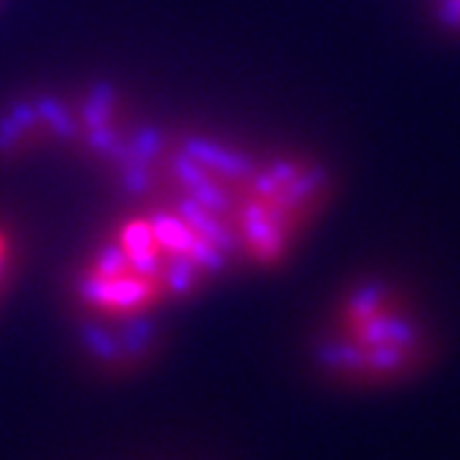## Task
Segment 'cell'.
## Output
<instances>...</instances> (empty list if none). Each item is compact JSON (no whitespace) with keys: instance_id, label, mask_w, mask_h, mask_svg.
I'll return each mask as SVG.
<instances>
[{"instance_id":"obj_1","label":"cell","mask_w":460,"mask_h":460,"mask_svg":"<svg viewBox=\"0 0 460 460\" xmlns=\"http://www.w3.org/2000/svg\"><path fill=\"white\" fill-rule=\"evenodd\" d=\"M232 262L221 224L185 196L172 207L124 221L97 245L72 279L75 306L92 323L144 328L201 289L216 284Z\"/></svg>"},{"instance_id":"obj_2","label":"cell","mask_w":460,"mask_h":460,"mask_svg":"<svg viewBox=\"0 0 460 460\" xmlns=\"http://www.w3.org/2000/svg\"><path fill=\"white\" fill-rule=\"evenodd\" d=\"M312 356L333 384L384 389L416 378L433 356V340L408 292L384 276H369L337 292Z\"/></svg>"},{"instance_id":"obj_3","label":"cell","mask_w":460,"mask_h":460,"mask_svg":"<svg viewBox=\"0 0 460 460\" xmlns=\"http://www.w3.org/2000/svg\"><path fill=\"white\" fill-rule=\"evenodd\" d=\"M113 102H116L113 83L97 80L89 92L86 105H83V121H86V128H102V124H108L111 113H113Z\"/></svg>"},{"instance_id":"obj_4","label":"cell","mask_w":460,"mask_h":460,"mask_svg":"<svg viewBox=\"0 0 460 460\" xmlns=\"http://www.w3.org/2000/svg\"><path fill=\"white\" fill-rule=\"evenodd\" d=\"M33 108H36V116L41 121H48L50 130L58 138H72L75 136V121H72V116L66 113V108L56 97H41Z\"/></svg>"},{"instance_id":"obj_5","label":"cell","mask_w":460,"mask_h":460,"mask_svg":"<svg viewBox=\"0 0 460 460\" xmlns=\"http://www.w3.org/2000/svg\"><path fill=\"white\" fill-rule=\"evenodd\" d=\"M436 17L441 28L460 33V0H436Z\"/></svg>"},{"instance_id":"obj_6","label":"cell","mask_w":460,"mask_h":460,"mask_svg":"<svg viewBox=\"0 0 460 460\" xmlns=\"http://www.w3.org/2000/svg\"><path fill=\"white\" fill-rule=\"evenodd\" d=\"M22 128H20V121L12 116V113H4L0 116V152H9L20 138H22Z\"/></svg>"},{"instance_id":"obj_7","label":"cell","mask_w":460,"mask_h":460,"mask_svg":"<svg viewBox=\"0 0 460 460\" xmlns=\"http://www.w3.org/2000/svg\"><path fill=\"white\" fill-rule=\"evenodd\" d=\"M9 113L20 121V128H22V130H31L33 124L39 121L36 108H33V105H28V102H14V105L9 108Z\"/></svg>"},{"instance_id":"obj_8","label":"cell","mask_w":460,"mask_h":460,"mask_svg":"<svg viewBox=\"0 0 460 460\" xmlns=\"http://www.w3.org/2000/svg\"><path fill=\"white\" fill-rule=\"evenodd\" d=\"M9 257H12V243H9V237L0 232V292H4V287H6V279H9Z\"/></svg>"}]
</instances>
